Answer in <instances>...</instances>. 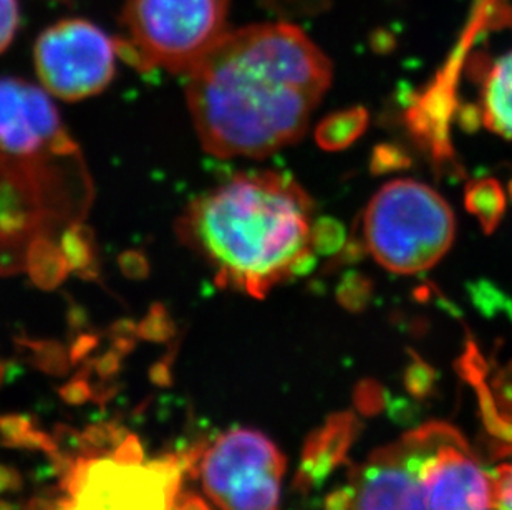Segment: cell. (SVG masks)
I'll return each mask as SVG.
<instances>
[{
    "label": "cell",
    "mask_w": 512,
    "mask_h": 510,
    "mask_svg": "<svg viewBox=\"0 0 512 510\" xmlns=\"http://www.w3.org/2000/svg\"><path fill=\"white\" fill-rule=\"evenodd\" d=\"M186 78L204 150L266 158L307 131L332 83V65L299 27L266 22L228 30Z\"/></svg>",
    "instance_id": "cell-1"
},
{
    "label": "cell",
    "mask_w": 512,
    "mask_h": 510,
    "mask_svg": "<svg viewBox=\"0 0 512 510\" xmlns=\"http://www.w3.org/2000/svg\"><path fill=\"white\" fill-rule=\"evenodd\" d=\"M93 184L82 151L44 88L0 78V275L60 272L58 244L87 217Z\"/></svg>",
    "instance_id": "cell-2"
},
{
    "label": "cell",
    "mask_w": 512,
    "mask_h": 510,
    "mask_svg": "<svg viewBox=\"0 0 512 510\" xmlns=\"http://www.w3.org/2000/svg\"><path fill=\"white\" fill-rule=\"evenodd\" d=\"M176 231L219 287L256 299L302 272L314 255L310 198L276 171L239 173L211 189L189 204Z\"/></svg>",
    "instance_id": "cell-3"
},
{
    "label": "cell",
    "mask_w": 512,
    "mask_h": 510,
    "mask_svg": "<svg viewBox=\"0 0 512 510\" xmlns=\"http://www.w3.org/2000/svg\"><path fill=\"white\" fill-rule=\"evenodd\" d=\"M455 214L445 199L415 179L385 184L363 214V236L378 264L395 274H420L455 241Z\"/></svg>",
    "instance_id": "cell-4"
},
{
    "label": "cell",
    "mask_w": 512,
    "mask_h": 510,
    "mask_svg": "<svg viewBox=\"0 0 512 510\" xmlns=\"http://www.w3.org/2000/svg\"><path fill=\"white\" fill-rule=\"evenodd\" d=\"M231 0H126L118 53L138 67L186 73L228 32Z\"/></svg>",
    "instance_id": "cell-5"
},
{
    "label": "cell",
    "mask_w": 512,
    "mask_h": 510,
    "mask_svg": "<svg viewBox=\"0 0 512 510\" xmlns=\"http://www.w3.org/2000/svg\"><path fill=\"white\" fill-rule=\"evenodd\" d=\"M445 428L428 423L375 451L327 497L325 510H430L421 467Z\"/></svg>",
    "instance_id": "cell-6"
},
{
    "label": "cell",
    "mask_w": 512,
    "mask_h": 510,
    "mask_svg": "<svg viewBox=\"0 0 512 510\" xmlns=\"http://www.w3.org/2000/svg\"><path fill=\"white\" fill-rule=\"evenodd\" d=\"M285 466L266 434L231 429L204 454V491L221 510H279Z\"/></svg>",
    "instance_id": "cell-7"
},
{
    "label": "cell",
    "mask_w": 512,
    "mask_h": 510,
    "mask_svg": "<svg viewBox=\"0 0 512 510\" xmlns=\"http://www.w3.org/2000/svg\"><path fill=\"white\" fill-rule=\"evenodd\" d=\"M118 45L97 25L60 20L44 30L34 50L35 70L45 92L65 102L95 97L112 83Z\"/></svg>",
    "instance_id": "cell-8"
},
{
    "label": "cell",
    "mask_w": 512,
    "mask_h": 510,
    "mask_svg": "<svg viewBox=\"0 0 512 510\" xmlns=\"http://www.w3.org/2000/svg\"><path fill=\"white\" fill-rule=\"evenodd\" d=\"M179 484L148 466H126L112 458H92L80 491L68 499L67 510H171Z\"/></svg>",
    "instance_id": "cell-9"
},
{
    "label": "cell",
    "mask_w": 512,
    "mask_h": 510,
    "mask_svg": "<svg viewBox=\"0 0 512 510\" xmlns=\"http://www.w3.org/2000/svg\"><path fill=\"white\" fill-rule=\"evenodd\" d=\"M430 510H491V482L468 441L446 424L421 467Z\"/></svg>",
    "instance_id": "cell-10"
},
{
    "label": "cell",
    "mask_w": 512,
    "mask_h": 510,
    "mask_svg": "<svg viewBox=\"0 0 512 510\" xmlns=\"http://www.w3.org/2000/svg\"><path fill=\"white\" fill-rule=\"evenodd\" d=\"M469 380L478 393L484 428L491 438L494 456L499 458L489 472L494 510H512V373L489 388L478 365L469 366Z\"/></svg>",
    "instance_id": "cell-11"
},
{
    "label": "cell",
    "mask_w": 512,
    "mask_h": 510,
    "mask_svg": "<svg viewBox=\"0 0 512 510\" xmlns=\"http://www.w3.org/2000/svg\"><path fill=\"white\" fill-rule=\"evenodd\" d=\"M357 436V419L352 414H335L329 421L309 436L302 453L299 471L294 487L307 492L310 487L320 484L335 467H339L353 439Z\"/></svg>",
    "instance_id": "cell-12"
},
{
    "label": "cell",
    "mask_w": 512,
    "mask_h": 510,
    "mask_svg": "<svg viewBox=\"0 0 512 510\" xmlns=\"http://www.w3.org/2000/svg\"><path fill=\"white\" fill-rule=\"evenodd\" d=\"M481 116L489 130L512 140V50L489 68L481 95Z\"/></svg>",
    "instance_id": "cell-13"
},
{
    "label": "cell",
    "mask_w": 512,
    "mask_h": 510,
    "mask_svg": "<svg viewBox=\"0 0 512 510\" xmlns=\"http://www.w3.org/2000/svg\"><path fill=\"white\" fill-rule=\"evenodd\" d=\"M126 436V429L113 421L92 424L80 434V453L87 458H102L105 453H113Z\"/></svg>",
    "instance_id": "cell-14"
},
{
    "label": "cell",
    "mask_w": 512,
    "mask_h": 510,
    "mask_svg": "<svg viewBox=\"0 0 512 510\" xmlns=\"http://www.w3.org/2000/svg\"><path fill=\"white\" fill-rule=\"evenodd\" d=\"M363 125H365V116L360 111L339 113L320 126V143L327 148L345 146L362 131Z\"/></svg>",
    "instance_id": "cell-15"
},
{
    "label": "cell",
    "mask_w": 512,
    "mask_h": 510,
    "mask_svg": "<svg viewBox=\"0 0 512 510\" xmlns=\"http://www.w3.org/2000/svg\"><path fill=\"white\" fill-rule=\"evenodd\" d=\"M34 423L25 414H2L0 416V444L5 448H20L22 439Z\"/></svg>",
    "instance_id": "cell-16"
},
{
    "label": "cell",
    "mask_w": 512,
    "mask_h": 510,
    "mask_svg": "<svg viewBox=\"0 0 512 510\" xmlns=\"http://www.w3.org/2000/svg\"><path fill=\"white\" fill-rule=\"evenodd\" d=\"M19 2L0 0V55L9 49L19 29Z\"/></svg>",
    "instance_id": "cell-17"
},
{
    "label": "cell",
    "mask_w": 512,
    "mask_h": 510,
    "mask_svg": "<svg viewBox=\"0 0 512 510\" xmlns=\"http://www.w3.org/2000/svg\"><path fill=\"white\" fill-rule=\"evenodd\" d=\"M113 461L126 466H140L145 461V453L141 446L140 439L135 434H128L112 453Z\"/></svg>",
    "instance_id": "cell-18"
},
{
    "label": "cell",
    "mask_w": 512,
    "mask_h": 510,
    "mask_svg": "<svg viewBox=\"0 0 512 510\" xmlns=\"http://www.w3.org/2000/svg\"><path fill=\"white\" fill-rule=\"evenodd\" d=\"M58 393L60 398L70 406H82L93 400L92 386L83 376H77L75 380L68 381Z\"/></svg>",
    "instance_id": "cell-19"
},
{
    "label": "cell",
    "mask_w": 512,
    "mask_h": 510,
    "mask_svg": "<svg viewBox=\"0 0 512 510\" xmlns=\"http://www.w3.org/2000/svg\"><path fill=\"white\" fill-rule=\"evenodd\" d=\"M39 360L40 370L50 375H63L67 373V361L63 355L62 348L55 347V345H45L40 348V355L37 357Z\"/></svg>",
    "instance_id": "cell-20"
},
{
    "label": "cell",
    "mask_w": 512,
    "mask_h": 510,
    "mask_svg": "<svg viewBox=\"0 0 512 510\" xmlns=\"http://www.w3.org/2000/svg\"><path fill=\"white\" fill-rule=\"evenodd\" d=\"M22 484H24V481H22V476H20L17 469L0 464V494L20 491Z\"/></svg>",
    "instance_id": "cell-21"
},
{
    "label": "cell",
    "mask_w": 512,
    "mask_h": 510,
    "mask_svg": "<svg viewBox=\"0 0 512 510\" xmlns=\"http://www.w3.org/2000/svg\"><path fill=\"white\" fill-rule=\"evenodd\" d=\"M176 507L178 510H211L208 502L204 501L203 497L193 492H186V494H179L176 499Z\"/></svg>",
    "instance_id": "cell-22"
},
{
    "label": "cell",
    "mask_w": 512,
    "mask_h": 510,
    "mask_svg": "<svg viewBox=\"0 0 512 510\" xmlns=\"http://www.w3.org/2000/svg\"><path fill=\"white\" fill-rule=\"evenodd\" d=\"M118 370H120V357H116L113 353L103 357L97 363L98 375L102 376V378H110V376L118 373Z\"/></svg>",
    "instance_id": "cell-23"
},
{
    "label": "cell",
    "mask_w": 512,
    "mask_h": 510,
    "mask_svg": "<svg viewBox=\"0 0 512 510\" xmlns=\"http://www.w3.org/2000/svg\"><path fill=\"white\" fill-rule=\"evenodd\" d=\"M150 380L153 381L156 386H163V388H168V386L173 385L170 368L163 365V363H158V365L151 368Z\"/></svg>",
    "instance_id": "cell-24"
},
{
    "label": "cell",
    "mask_w": 512,
    "mask_h": 510,
    "mask_svg": "<svg viewBox=\"0 0 512 510\" xmlns=\"http://www.w3.org/2000/svg\"><path fill=\"white\" fill-rule=\"evenodd\" d=\"M93 345H95V340H93V338H82V340L77 343V347L73 348V361L82 360L83 355L90 352V350L93 348Z\"/></svg>",
    "instance_id": "cell-25"
},
{
    "label": "cell",
    "mask_w": 512,
    "mask_h": 510,
    "mask_svg": "<svg viewBox=\"0 0 512 510\" xmlns=\"http://www.w3.org/2000/svg\"><path fill=\"white\" fill-rule=\"evenodd\" d=\"M55 501L45 499V497H34L27 502L24 510H54Z\"/></svg>",
    "instance_id": "cell-26"
},
{
    "label": "cell",
    "mask_w": 512,
    "mask_h": 510,
    "mask_svg": "<svg viewBox=\"0 0 512 510\" xmlns=\"http://www.w3.org/2000/svg\"><path fill=\"white\" fill-rule=\"evenodd\" d=\"M0 510H14V507L10 506L9 502L0 501Z\"/></svg>",
    "instance_id": "cell-27"
},
{
    "label": "cell",
    "mask_w": 512,
    "mask_h": 510,
    "mask_svg": "<svg viewBox=\"0 0 512 510\" xmlns=\"http://www.w3.org/2000/svg\"><path fill=\"white\" fill-rule=\"evenodd\" d=\"M4 376H5L4 365H2V363H0V385H2V381H4Z\"/></svg>",
    "instance_id": "cell-28"
}]
</instances>
